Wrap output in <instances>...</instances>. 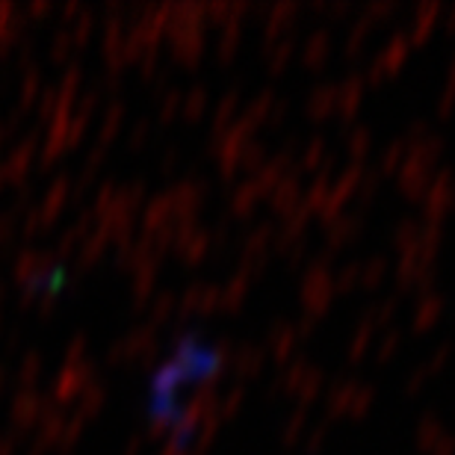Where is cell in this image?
<instances>
[{
  "label": "cell",
  "mask_w": 455,
  "mask_h": 455,
  "mask_svg": "<svg viewBox=\"0 0 455 455\" xmlns=\"http://www.w3.org/2000/svg\"><path fill=\"white\" fill-rule=\"evenodd\" d=\"M220 367V349L202 338H187L178 343L175 358L166 361L148 387V417L166 426L175 438H189L187 432V396L184 390L198 387Z\"/></svg>",
  "instance_id": "cell-1"
}]
</instances>
